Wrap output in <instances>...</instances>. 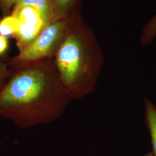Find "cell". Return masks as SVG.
<instances>
[{"mask_svg": "<svg viewBox=\"0 0 156 156\" xmlns=\"http://www.w3.org/2000/svg\"><path fill=\"white\" fill-rule=\"evenodd\" d=\"M153 156V154H152V153H151V152H149V153H146V154H145V156Z\"/></svg>", "mask_w": 156, "mask_h": 156, "instance_id": "obj_13", "label": "cell"}, {"mask_svg": "<svg viewBox=\"0 0 156 156\" xmlns=\"http://www.w3.org/2000/svg\"><path fill=\"white\" fill-rule=\"evenodd\" d=\"M19 30V22L13 15H7L0 20V35L6 38L14 37Z\"/></svg>", "mask_w": 156, "mask_h": 156, "instance_id": "obj_7", "label": "cell"}, {"mask_svg": "<svg viewBox=\"0 0 156 156\" xmlns=\"http://www.w3.org/2000/svg\"><path fill=\"white\" fill-rule=\"evenodd\" d=\"M9 48L8 38L0 35V58L4 56Z\"/></svg>", "mask_w": 156, "mask_h": 156, "instance_id": "obj_12", "label": "cell"}, {"mask_svg": "<svg viewBox=\"0 0 156 156\" xmlns=\"http://www.w3.org/2000/svg\"><path fill=\"white\" fill-rule=\"evenodd\" d=\"M69 24L53 57L56 73L72 100L94 92L104 55L94 33L83 23Z\"/></svg>", "mask_w": 156, "mask_h": 156, "instance_id": "obj_2", "label": "cell"}, {"mask_svg": "<svg viewBox=\"0 0 156 156\" xmlns=\"http://www.w3.org/2000/svg\"><path fill=\"white\" fill-rule=\"evenodd\" d=\"M76 0H53L55 20L67 18L70 8Z\"/></svg>", "mask_w": 156, "mask_h": 156, "instance_id": "obj_9", "label": "cell"}, {"mask_svg": "<svg viewBox=\"0 0 156 156\" xmlns=\"http://www.w3.org/2000/svg\"><path fill=\"white\" fill-rule=\"evenodd\" d=\"M52 58L9 67V76L0 92V118L26 129L49 124L62 116L72 99Z\"/></svg>", "mask_w": 156, "mask_h": 156, "instance_id": "obj_1", "label": "cell"}, {"mask_svg": "<svg viewBox=\"0 0 156 156\" xmlns=\"http://www.w3.org/2000/svg\"><path fill=\"white\" fill-rule=\"evenodd\" d=\"M22 6H30L37 9L46 26L55 20L53 0H18L13 8Z\"/></svg>", "mask_w": 156, "mask_h": 156, "instance_id": "obj_5", "label": "cell"}, {"mask_svg": "<svg viewBox=\"0 0 156 156\" xmlns=\"http://www.w3.org/2000/svg\"><path fill=\"white\" fill-rule=\"evenodd\" d=\"M71 21L68 18L60 19L50 23L45 27L32 43L18 55L6 60L9 67L46 58H52L62 42Z\"/></svg>", "mask_w": 156, "mask_h": 156, "instance_id": "obj_3", "label": "cell"}, {"mask_svg": "<svg viewBox=\"0 0 156 156\" xmlns=\"http://www.w3.org/2000/svg\"><path fill=\"white\" fill-rule=\"evenodd\" d=\"M156 38V13L142 30L140 42L144 45H150Z\"/></svg>", "mask_w": 156, "mask_h": 156, "instance_id": "obj_8", "label": "cell"}, {"mask_svg": "<svg viewBox=\"0 0 156 156\" xmlns=\"http://www.w3.org/2000/svg\"><path fill=\"white\" fill-rule=\"evenodd\" d=\"M12 15L19 22V30L14 38L19 52L32 43L46 26L39 11L32 6L13 8Z\"/></svg>", "mask_w": 156, "mask_h": 156, "instance_id": "obj_4", "label": "cell"}, {"mask_svg": "<svg viewBox=\"0 0 156 156\" xmlns=\"http://www.w3.org/2000/svg\"><path fill=\"white\" fill-rule=\"evenodd\" d=\"M145 122L146 127L151 134L152 145L151 153L156 156V105L147 98H144Z\"/></svg>", "mask_w": 156, "mask_h": 156, "instance_id": "obj_6", "label": "cell"}, {"mask_svg": "<svg viewBox=\"0 0 156 156\" xmlns=\"http://www.w3.org/2000/svg\"><path fill=\"white\" fill-rule=\"evenodd\" d=\"M10 71L6 60L0 58V92L9 76Z\"/></svg>", "mask_w": 156, "mask_h": 156, "instance_id": "obj_10", "label": "cell"}, {"mask_svg": "<svg viewBox=\"0 0 156 156\" xmlns=\"http://www.w3.org/2000/svg\"><path fill=\"white\" fill-rule=\"evenodd\" d=\"M18 0H0V9L3 13H8L12 8L15 5Z\"/></svg>", "mask_w": 156, "mask_h": 156, "instance_id": "obj_11", "label": "cell"}]
</instances>
